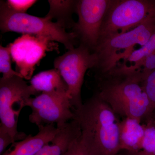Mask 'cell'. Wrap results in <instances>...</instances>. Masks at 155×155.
<instances>
[{
    "label": "cell",
    "instance_id": "10",
    "mask_svg": "<svg viewBox=\"0 0 155 155\" xmlns=\"http://www.w3.org/2000/svg\"><path fill=\"white\" fill-rule=\"evenodd\" d=\"M49 39L23 35L9 45L11 58L16 63L17 72L23 78L30 80L35 66L49 50Z\"/></svg>",
    "mask_w": 155,
    "mask_h": 155
},
{
    "label": "cell",
    "instance_id": "23",
    "mask_svg": "<svg viewBox=\"0 0 155 155\" xmlns=\"http://www.w3.org/2000/svg\"><path fill=\"white\" fill-rule=\"evenodd\" d=\"M15 142L5 128L0 125V154H2L8 146Z\"/></svg>",
    "mask_w": 155,
    "mask_h": 155
},
{
    "label": "cell",
    "instance_id": "9",
    "mask_svg": "<svg viewBox=\"0 0 155 155\" xmlns=\"http://www.w3.org/2000/svg\"><path fill=\"white\" fill-rule=\"evenodd\" d=\"M110 0H78V22L72 28L80 44L94 52L99 41L101 28Z\"/></svg>",
    "mask_w": 155,
    "mask_h": 155
},
{
    "label": "cell",
    "instance_id": "1",
    "mask_svg": "<svg viewBox=\"0 0 155 155\" xmlns=\"http://www.w3.org/2000/svg\"><path fill=\"white\" fill-rule=\"evenodd\" d=\"M96 93L116 115L140 122L153 118L154 108L143 87L140 72H125L116 67L96 75Z\"/></svg>",
    "mask_w": 155,
    "mask_h": 155
},
{
    "label": "cell",
    "instance_id": "6",
    "mask_svg": "<svg viewBox=\"0 0 155 155\" xmlns=\"http://www.w3.org/2000/svg\"><path fill=\"white\" fill-rule=\"evenodd\" d=\"M97 61L95 53L80 44L54 61V67L59 71L68 87L67 94L73 110L83 104L81 89L85 73L88 69L95 68Z\"/></svg>",
    "mask_w": 155,
    "mask_h": 155
},
{
    "label": "cell",
    "instance_id": "14",
    "mask_svg": "<svg viewBox=\"0 0 155 155\" xmlns=\"http://www.w3.org/2000/svg\"><path fill=\"white\" fill-rule=\"evenodd\" d=\"M30 85L37 93L68 91V87L58 69L42 71L30 79Z\"/></svg>",
    "mask_w": 155,
    "mask_h": 155
},
{
    "label": "cell",
    "instance_id": "12",
    "mask_svg": "<svg viewBox=\"0 0 155 155\" xmlns=\"http://www.w3.org/2000/svg\"><path fill=\"white\" fill-rule=\"evenodd\" d=\"M59 127L60 130L54 137L35 155H64L81 134L80 126L74 119Z\"/></svg>",
    "mask_w": 155,
    "mask_h": 155
},
{
    "label": "cell",
    "instance_id": "17",
    "mask_svg": "<svg viewBox=\"0 0 155 155\" xmlns=\"http://www.w3.org/2000/svg\"><path fill=\"white\" fill-rule=\"evenodd\" d=\"M143 125L144 135L140 151L147 155H155V120L150 118Z\"/></svg>",
    "mask_w": 155,
    "mask_h": 155
},
{
    "label": "cell",
    "instance_id": "7",
    "mask_svg": "<svg viewBox=\"0 0 155 155\" xmlns=\"http://www.w3.org/2000/svg\"><path fill=\"white\" fill-rule=\"evenodd\" d=\"M38 94L22 77L0 79V125L5 128L15 141L27 137L17 130L18 118L31 96Z\"/></svg>",
    "mask_w": 155,
    "mask_h": 155
},
{
    "label": "cell",
    "instance_id": "20",
    "mask_svg": "<svg viewBox=\"0 0 155 155\" xmlns=\"http://www.w3.org/2000/svg\"><path fill=\"white\" fill-rule=\"evenodd\" d=\"M142 85L154 108L153 118L155 120V70L145 78Z\"/></svg>",
    "mask_w": 155,
    "mask_h": 155
},
{
    "label": "cell",
    "instance_id": "4",
    "mask_svg": "<svg viewBox=\"0 0 155 155\" xmlns=\"http://www.w3.org/2000/svg\"><path fill=\"white\" fill-rule=\"evenodd\" d=\"M155 31V17H151L129 31L100 41L94 52L98 59L94 68L96 75L107 73L116 67L119 61H124L134 50L135 45L145 44Z\"/></svg>",
    "mask_w": 155,
    "mask_h": 155
},
{
    "label": "cell",
    "instance_id": "3",
    "mask_svg": "<svg viewBox=\"0 0 155 155\" xmlns=\"http://www.w3.org/2000/svg\"><path fill=\"white\" fill-rule=\"evenodd\" d=\"M0 29L3 33L12 31L48 39L62 44L68 50L75 48L77 40L74 33L67 32L57 22L45 17L14 12L3 1L0 3Z\"/></svg>",
    "mask_w": 155,
    "mask_h": 155
},
{
    "label": "cell",
    "instance_id": "18",
    "mask_svg": "<svg viewBox=\"0 0 155 155\" xmlns=\"http://www.w3.org/2000/svg\"><path fill=\"white\" fill-rule=\"evenodd\" d=\"M11 50L9 46L4 47L0 46V72L2 73V78H10L15 76L22 77L17 71H14L11 67Z\"/></svg>",
    "mask_w": 155,
    "mask_h": 155
},
{
    "label": "cell",
    "instance_id": "22",
    "mask_svg": "<svg viewBox=\"0 0 155 155\" xmlns=\"http://www.w3.org/2000/svg\"><path fill=\"white\" fill-rule=\"evenodd\" d=\"M155 70V51L145 59L141 66L136 72H139L141 73L143 80L145 78Z\"/></svg>",
    "mask_w": 155,
    "mask_h": 155
},
{
    "label": "cell",
    "instance_id": "8",
    "mask_svg": "<svg viewBox=\"0 0 155 155\" xmlns=\"http://www.w3.org/2000/svg\"><path fill=\"white\" fill-rule=\"evenodd\" d=\"M31 110L29 121L38 127L56 124L61 127L72 120L74 113L67 92H42L27 101Z\"/></svg>",
    "mask_w": 155,
    "mask_h": 155
},
{
    "label": "cell",
    "instance_id": "24",
    "mask_svg": "<svg viewBox=\"0 0 155 155\" xmlns=\"http://www.w3.org/2000/svg\"><path fill=\"white\" fill-rule=\"evenodd\" d=\"M118 155H147L141 151L137 152L128 151L126 150H121L119 152Z\"/></svg>",
    "mask_w": 155,
    "mask_h": 155
},
{
    "label": "cell",
    "instance_id": "21",
    "mask_svg": "<svg viewBox=\"0 0 155 155\" xmlns=\"http://www.w3.org/2000/svg\"><path fill=\"white\" fill-rule=\"evenodd\" d=\"M37 2L35 0H7L5 2L11 11L17 13H26Z\"/></svg>",
    "mask_w": 155,
    "mask_h": 155
},
{
    "label": "cell",
    "instance_id": "16",
    "mask_svg": "<svg viewBox=\"0 0 155 155\" xmlns=\"http://www.w3.org/2000/svg\"><path fill=\"white\" fill-rule=\"evenodd\" d=\"M155 51V31L145 44L138 49L134 50L117 67L125 72H136L145 59Z\"/></svg>",
    "mask_w": 155,
    "mask_h": 155
},
{
    "label": "cell",
    "instance_id": "19",
    "mask_svg": "<svg viewBox=\"0 0 155 155\" xmlns=\"http://www.w3.org/2000/svg\"><path fill=\"white\" fill-rule=\"evenodd\" d=\"M64 155H95L81 135Z\"/></svg>",
    "mask_w": 155,
    "mask_h": 155
},
{
    "label": "cell",
    "instance_id": "11",
    "mask_svg": "<svg viewBox=\"0 0 155 155\" xmlns=\"http://www.w3.org/2000/svg\"><path fill=\"white\" fill-rule=\"evenodd\" d=\"M38 129V133L35 135L27 136L22 140L15 141L2 155H35L54 137L60 130L54 124L41 126Z\"/></svg>",
    "mask_w": 155,
    "mask_h": 155
},
{
    "label": "cell",
    "instance_id": "13",
    "mask_svg": "<svg viewBox=\"0 0 155 155\" xmlns=\"http://www.w3.org/2000/svg\"><path fill=\"white\" fill-rule=\"evenodd\" d=\"M137 119L125 118L119 123V148L120 151L137 152L141 150L144 137L143 124Z\"/></svg>",
    "mask_w": 155,
    "mask_h": 155
},
{
    "label": "cell",
    "instance_id": "15",
    "mask_svg": "<svg viewBox=\"0 0 155 155\" xmlns=\"http://www.w3.org/2000/svg\"><path fill=\"white\" fill-rule=\"evenodd\" d=\"M50 9L46 17L55 19L62 28H73L75 22L72 15L76 13L77 1L74 0H49Z\"/></svg>",
    "mask_w": 155,
    "mask_h": 155
},
{
    "label": "cell",
    "instance_id": "5",
    "mask_svg": "<svg viewBox=\"0 0 155 155\" xmlns=\"http://www.w3.org/2000/svg\"><path fill=\"white\" fill-rule=\"evenodd\" d=\"M153 17H155V0H110L99 42L129 31Z\"/></svg>",
    "mask_w": 155,
    "mask_h": 155
},
{
    "label": "cell",
    "instance_id": "2",
    "mask_svg": "<svg viewBox=\"0 0 155 155\" xmlns=\"http://www.w3.org/2000/svg\"><path fill=\"white\" fill-rule=\"evenodd\" d=\"M73 112L82 138L95 155L119 154L120 121L96 93Z\"/></svg>",
    "mask_w": 155,
    "mask_h": 155
}]
</instances>
